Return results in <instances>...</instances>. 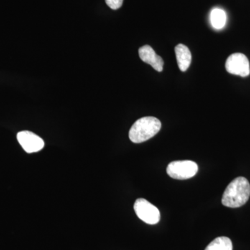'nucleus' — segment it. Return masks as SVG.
Listing matches in <instances>:
<instances>
[{"label":"nucleus","instance_id":"1","mask_svg":"<svg viewBox=\"0 0 250 250\" xmlns=\"http://www.w3.org/2000/svg\"><path fill=\"white\" fill-rule=\"evenodd\" d=\"M250 196V184L248 179L238 177L225 189L222 204L229 208H238L247 203Z\"/></svg>","mask_w":250,"mask_h":250},{"label":"nucleus","instance_id":"2","mask_svg":"<svg viewBox=\"0 0 250 250\" xmlns=\"http://www.w3.org/2000/svg\"><path fill=\"white\" fill-rule=\"evenodd\" d=\"M161 128L159 119L152 116L140 118L129 130V139L134 143H141L152 139Z\"/></svg>","mask_w":250,"mask_h":250},{"label":"nucleus","instance_id":"3","mask_svg":"<svg viewBox=\"0 0 250 250\" xmlns=\"http://www.w3.org/2000/svg\"><path fill=\"white\" fill-rule=\"evenodd\" d=\"M166 171L172 178L184 180L194 177L198 171V166L192 161H175L168 164Z\"/></svg>","mask_w":250,"mask_h":250},{"label":"nucleus","instance_id":"4","mask_svg":"<svg viewBox=\"0 0 250 250\" xmlns=\"http://www.w3.org/2000/svg\"><path fill=\"white\" fill-rule=\"evenodd\" d=\"M134 208L136 214L141 220L149 225H156L160 221V211L146 199L139 198L135 202Z\"/></svg>","mask_w":250,"mask_h":250},{"label":"nucleus","instance_id":"5","mask_svg":"<svg viewBox=\"0 0 250 250\" xmlns=\"http://www.w3.org/2000/svg\"><path fill=\"white\" fill-rule=\"evenodd\" d=\"M225 67L227 71L232 75L246 77L250 74L249 60L243 54L235 53L230 55L227 59Z\"/></svg>","mask_w":250,"mask_h":250},{"label":"nucleus","instance_id":"6","mask_svg":"<svg viewBox=\"0 0 250 250\" xmlns=\"http://www.w3.org/2000/svg\"><path fill=\"white\" fill-rule=\"evenodd\" d=\"M17 139L24 150L29 154L39 152L45 146L43 140L29 131L18 132Z\"/></svg>","mask_w":250,"mask_h":250},{"label":"nucleus","instance_id":"7","mask_svg":"<svg viewBox=\"0 0 250 250\" xmlns=\"http://www.w3.org/2000/svg\"><path fill=\"white\" fill-rule=\"evenodd\" d=\"M139 54L140 58L143 62L150 65L156 71H163L164 60L156 54L151 46H143L139 49Z\"/></svg>","mask_w":250,"mask_h":250},{"label":"nucleus","instance_id":"8","mask_svg":"<svg viewBox=\"0 0 250 250\" xmlns=\"http://www.w3.org/2000/svg\"><path fill=\"white\" fill-rule=\"evenodd\" d=\"M176 57H177V64L181 71H187L190 67L191 62L192 56L190 51L187 46L183 44H179L175 47Z\"/></svg>","mask_w":250,"mask_h":250},{"label":"nucleus","instance_id":"9","mask_svg":"<svg viewBox=\"0 0 250 250\" xmlns=\"http://www.w3.org/2000/svg\"><path fill=\"white\" fill-rule=\"evenodd\" d=\"M210 21L212 27L214 29H223L227 22L226 13L220 8H214L210 11Z\"/></svg>","mask_w":250,"mask_h":250},{"label":"nucleus","instance_id":"10","mask_svg":"<svg viewBox=\"0 0 250 250\" xmlns=\"http://www.w3.org/2000/svg\"><path fill=\"white\" fill-rule=\"evenodd\" d=\"M205 250H233L232 242L228 237H218L206 248Z\"/></svg>","mask_w":250,"mask_h":250},{"label":"nucleus","instance_id":"11","mask_svg":"<svg viewBox=\"0 0 250 250\" xmlns=\"http://www.w3.org/2000/svg\"><path fill=\"white\" fill-rule=\"evenodd\" d=\"M106 4L113 10L120 9L123 5V0H105Z\"/></svg>","mask_w":250,"mask_h":250}]
</instances>
